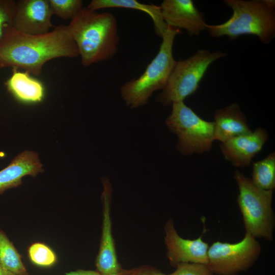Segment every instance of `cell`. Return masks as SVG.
Returning <instances> with one entry per match:
<instances>
[{
    "label": "cell",
    "mask_w": 275,
    "mask_h": 275,
    "mask_svg": "<svg viewBox=\"0 0 275 275\" xmlns=\"http://www.w3.org/2000/svg\"><path fill=\"white\" fill-rule=\"evenodd\" d=\"M115 8L133 9L146 13L153 21L155 33L161 38L167 28L159 6L144 4L136 0H92L87 7L93 11Z\"/></svg>",
    "instance_id": "obj_17"
},
{
    "label": "cell",
    "mask_w": 275,
    "mask_h": 275,
    "mask_svg": "<svg viewBox=\"0 0 275 275\" xmlns=\"http://www.w3.org/2000/svg\"><path fill=\"white\" fill-rule=\"evenodd\" d=\"M30 261L35 265L42 267H50L57 261L55 252L48 245L40 242L31 244L28 250Z\"/></svg>",
    "instance_id": "obj_20"
},
{
    "label": "cell",
    "mask_w": 275,
    "mask_h": 275,
    "mask_svg": "<svg viewBox=\"0 0 275 275\" xmlns=\"http://www.w3.org/2000/svg\"><path fill=\"white\" fill-rule=\"evenodd\" d=\"M65 275H102L95 270L78 269L66 273Z\"/></svg>",
    "instance_id": "obj_25"
},
{
    "label": "cell",
    "mask_w": 275,
    "mask_h": 275,
    "mask_svg": "<svg viewBox=\"0 0 275 275\" xmlns=\"http://www.w3.org/2000/svg\"><path fill=\"white\" fill-rule=\"evenodd\" d=\"M261 251L256 238L245 233L236 243L214 242L208 249L207 265L216 275H237L252 266Z\"/></svg>",
    "instance_id": "obj_8"
},
{
    "label": "cell",
    "mask_w": 275,
    "mask_h": 275,
    "mask_svg": "<svg viewBox=\"0 0 275 275\" xmlns=\"http://www.w3.org/2000/svg\"><path fill=\"white\" fill-rule=\"evenodd\" d=\"M0 265L16 275L26 273L22 256L5 233L0 229Z\"/></svg>",
    "instance_id": "obj_19"
},
{
    "label": "cell",
    "mask_w": 275,
    "mask_h": 275,
    "mask_svg": "<svg viewBox=\"0 0 275 275\" xmlns=\"http://www.w3.org/2000/svg\"><path fill=\"white\" fill-rule=\"evenodd\" d=\"M167 26L185 30L190 36H198L206 31L204 13L191 0H164L159 6Z\"/></svg>",
    "instance_id": "obj_12"
},
{
    "label": "cell",
    "mask_w": 275,
    "mask_h": 275,
    "mask_svg": "<svg viewBox=\"0 0 275 275\" xmlns=\"http://www.w3.org/2000/svg\"><path fill=\"white\" fill-rule=\"evenodd\" d=\"M48 0H20L16 2L13 28L29 35H42L53 28Z\"/></svg>",
    "instance_id": "obj_11"
},
{
    "label": "cell",
    "mask_w": 275,
    "mask_h": 275,
    "mask_svg": "<svg viewBox=\"0 0 275 275\" xmlns=\"http://www.w3.org/2000/svg\"><path fill=\"white\" fill-rule=\"evenodd\" d=\"M23 275H30V274H29L28 272Z\"/></svg>",
    "instance_id": "obj_27"
},
{
    "label": "cell",
    "mask_w": 275,
    "mask_h": 275,
    "mask_svg": "<svg viewBox=\"0 0 275 275\" xmlns=\"http://www.w3.org/2000/svg\"><path fill=\"white\" fill-rule=\"evenodd\" d=\"M103 190L101 237L97 256L96 270L102 275H120L123 269L118 262L112 233L111 216L112 187L107 178H102Z\"/></svg>",
    "instance_id": "obj_10"
},
{
    "label": "cell",
    "mask_w": 275,
    "mask_h": 275,
    "mask_svg": "<svg viewBox=\"0 0 275 275\" xmlns=\"http://www.w3.org/2000/svg\"><path fill=\"white\" fill-rule=\"evenodd\" d=\"M53 15L71 20L82 8V0H48Z\"/></svg>",
    "instance_id": "obj_21"
},
{
    "label": "cell",
    "mask_w": 275,
    "mask_h": 275,
    "mask_svg": "<svg viewBox=\"0 0 275 275\" xmlns=\"http://www.w3.org/2000/svg\"><path fill=\"white\" fill-rule=\"evenodd\" d=\"M0 275H16L0 265Z\"/></svg>",
    "instance_id": "obj_26"
},
{
    "label": "cell",
    "mask_w": 275,
    "mask_h": 275,
    "mask_svg": "<svg viewBox=\"0 0 275 275\" xmlns=\"http://www.w3.org/2000/svg\"><path fill=\"white\" fill-rule=\"evenodd\" d=\"M234 179L239 194L237 203L242 214L245 233L255 238L273 240L274 216L272 207L273 190H264L254 185L250 179L236 171Z\"/></svg>",
    "instance_id": "obj_5"
},
{
    "label": "cell",
    "mask_w": 275,
    "mask_h": 275,
    "mask_svg": "<svg viewBox=\"0 0 275 275\" xmlns=\"http://www.w3.org/2000/svg\"><path fill=\"white\" fill-rule=\"evenodd\" d=\"M252 183L264 190L275 187V153L272 152L264 159L254 162L252 167Z\"/></svg>",
    "instance_id": "obj_18"
},
{
    "label": "cell",
    "mask_w": 275,
    "mask_h": 275,
    "mask_svg": "<svg viewBox=\"0 0 275 275\" xmlns=\"http://www.w3.org/2000/svg\"><path fill=\"white\" fill-rule=\"evenodd\" d=\"M172 106L166 124L178 137L177 150L184 155L209 151L215 141L214 122L203 119L184 102Z\"/></svg>",
    "instance_id": "obj_7"
},
{
    "label": "cell",
    "mask_w": 275,
    "mask_h": 275,
    "mask_svg": "<svg viewBox=\"0 0 275 275\" xmlns=\"http://www.w3.org/2000/svg\"><path fill=\"white\" fill-rule=\"evenodd\" d=\"M268 135L263 128L231 138L220 145L226 160L236 167L249 166L252 158L262 149Z\"/></svg>",
    "instance_id": "obj_13"
},
{
    "label": "cell",
    "mask_w": 275,
    "mask_h": 275,
    "mask_svg": "<svg viewBox=\"0 0 275 275\" xmlns=\"http://www.w3.org/2000/svg\"><path fill=\"white\" fill-rule=\"evenodd\" d=\"M5 85L14 98L23 104L39 103L45 97V88L40 80L16 68H12V74Z\"/></svg>",
    "instance_id": "obj_16"
},
{
    "label": "cell",
    "mask_w": 275,
    "mask_h": 275,
    "mask_svg": "<svg viewBox=\"0 0 275 275\" xmlns=\"http://www.w3.org/2000/svg\"><path fill=\"white\" fill-rule=\"evenodd\" d=\"M120 275H166L158 269L150 266H141L137 268L125 270Z\"/></svg>",
    "instance_id": "obj_24"
},
{
    "label": "cell",
    "mask_w": 275,
    "mask_h": 275,
    "mask_svg": "<svg viewBox=\"0 0 275 275\" xmlns=\"http://www.w3.org/2000/svg\"><path fill=\"white\" fill-rule=\"evenodd\" d=\"M78 56L76 45L65 25L54 26L52 31L38 35L21 33L11 27L0 40V71L16 68L39 76L48 61Z\"/></svg>",
    "instance_id": "obj_1"
},
{
    "label": "cell",
    "mask_w": 275,
    "mask_h": 275,
    "mask_svg": "<svg viewBox=\"0 0 275 275\" xmlns=\"http://www.w3.org/2000/svg\"><path fill=\"white\" fill-rule=\"evenodd\" d=\"M176 267V270L168 275H216L205 264L183 263Z\"/></svg>",
    "instance_id": "obj_23"
},
{
    "label": "cell",
    "mask_w": 275,
    "mask_h": 275,
    "mask_svg": "<svg viewBox=\"0 0 275 275\" xmlns=\"http://www.w3.org/2000/svg\"><path fill=\"white\" fill-rule=\"evenodd\" d=\"M67 28L85 67L109 60L118 51V23L111 13L82 8Z\"/></svg>",
    "instance_id": "obj_2"
},
{
    "label": "cell",
    "mask_w": 275,
    "mask_h": 275,
    "mask_svg": "<svg viewBox=\"0 0 275 275\" xmlns=\"http://www.w3.org/2000/svg\"><path fill=\"white\" fill-rule=\"evenodd\" d=\"M43 171V165L36 152L25 150L20 153L0 171V194L20 185L24 177H34Z\"/></svg>",
    "instance_id": "obj_14"
},
{
    "label": "cell",
    "mask_w": 275,
    "mask_h": 275,
    "mask_svg": "<svg viewBox=\"0 0 275 275\" xmlns=\"http://www.w3.org/2000/svg\"><path fill=\"white\" fill-rule=\"evenodd\" d=\"M214 140L221 143L252 131L245 116L236 103L217 109L214 114Z\"/></svg>",
    "instance_id": "obj_15"
},
{
    "label": "cell",
    "mask_w": 275,
    "mask_h": 275,
    "mask_svg": "<svg viewBox=\"0 0 275 275\" xmlns=\"http://www.w3.org/2000/svg\"><path fill=\"white\" fill-rule=\"evenodd\" d=\"M178 29L167 26L161 38L158 52L139 77L124 84L120 88L121 97L126 105L135 108L147 103L153 92L165 87L176 61L173 48Z\"/></svg>",
    "instance_id": "obj_4"
},
{
    "label": "cell",
    "mask_w": 275,
    "mask_h": 275,
    "mask_svg": "<svg viewBox=\"0 0 275 275\" xmlns=\"http://www.w3.org/2000/svg\"><path fill=\"white\" fill-rule=\"evenodd\" d=\"M233 13L225 22L207 24L206 31L214 38L227 36L234 40L242 35L257 36L264 44L275 37V11L265 0H225Z\"/></svg>",
    "instance_id": "obj_3"
},
{
    "label": "cell",
    "mask_w": 275,
    "mask_h": 275,
    "mask_svg": "<svg viewBox=\"0 0 275 275\" xmlns=\"http://www.w3.org/2000/svg\"><path fill=\"white\" fill-rule=\"evenodd\" d=\"M16 2L13 0H0V40L13 26Z\"/></svg>",
    "instance_id": "obj_22"
},
{
    "label": "cell",
    "mask_w": 275,
    "mask_h": 275,
    "mask_svg": "<svg viewBox=\"0 0 275 275\" xmlns=\"http://www.w3.org/2000/svg\"><path fill=\"white\" fill-rule=\"evenodd\" d=\"M202 234L195 239H185L177 232L172 219L164 226V242L167 247V256L170 264L174 267L187 263L207 264L208 243L202 239L206 231L204 224Z\"/></svg>",
    "instance_id": "obj_9"
},
{
    "label": "cell",
    "mask_w": 275,
    "mask_h": 275,
    "mask_svg": "<svg viewBox=\"0 0 275 275\" xmlns=\"http://www.w3.org/2000/svg\"><path fill=\"white\" fill-rule=\"evenodd\" d=\"M227 53L217 50L200 49L184 60L176 61L168 80L156 96V101L163 105L184 102L197 90L210 65L223 58Z\"/></svg>",
    "instance_id": "obj_6"
}]
</instances>
